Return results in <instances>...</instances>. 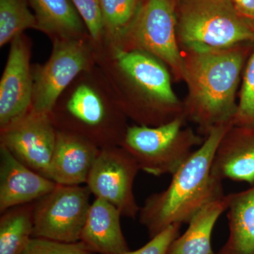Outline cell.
<instances>
[{"label": "cell", "mask_w": 254, "mask_h": 254, "mask_svg": "<svg viewBox=\"0 0 254 254\" xmlns=\"http://www.w3.org/2000/svg\"><path fill=\"white\" fill-rule=\"evenodd\" d=\"M249 45L210 52L184 51L185 78L188 95L184 114L198 127V134L208 136L215 127L233 124L241 73Z\"/></svg>", "instance_id": "cell-1"}, {"label": "cell", "mask_w": 254, "mask_h": 254, "mask_svg": "<svg viewBox=\"0 0 254 254\" xmlns=\"http://www.w3.org/2000/svg\"><path fill=\"white\" fill-rule=\"evenodd\" d=\"M232 125L213 128L203 144L172 175L168 188L145 199L138 219L150 239L173 224L190 223L200 209L225 195L222 182L211 175V165L220 140Z\"/></svg>", "instance_id": "cell-2"}, {"label": "cell", "mask_w": 254, "mask_h": 254, "mask_svg": "<svg viewBox=\"0 0 254 254\" xmlns=\"http://www.w3.org/2000/svg\"><path fill=\"white\" fill-rule=\"evenodd\" d=\"M177 36L184 51L254 44V30L228 0H175Z\"/></svg>", "instance_id": "cell-3"}, {"label": "cell", "mask_w": 254, "mask_h": 254, "mask_svg": "<svg viewBox=\"0 0 254 254\" xmlns=\"http://www.w3.org/2000/svg\"><path fill=\"white\" fill-rule=\"evenodd\" d=\"M185 115L158 127H128L121 146L133 157L145 173L153 176L173 175L203 144L205 137L184 128Z\"/></svg>", "instance_id": "cell-4"}, {"label": "cell", "mask_w": 254, "mask_h": 254, "mask_svg": "<svg viewBox=\"0 0 254 254\" xmlns=\"http://www.w3.org/2000/svg\"><path fill=\"white\" fill-rule=\"evenodd\" d=\"M115 56L122 72L143 95L133 119L138 125L158 127L185 115L165 64L141 50L115 48Z\"/></svg>", "instance_id": "cell-5"}, {"label": "cell", "mask_w": 254, "mask_h": 254, "mask_svg": "<svg viewBox=\"0 0 254 254\" xmlns=\"http://www.w3.org/2000/svg\"><path fill=\"white\" fill-rule=\"evenodd\" d=\"M120 49L153 55L184 81L185 60L177 36L175 0H145Z\"/></svg>", "instance_id": "cell-6"}, {"label": "cell", "mask_w": 254, "mask_h": 254, "mask_svg": "<svg viewBox=\"0 0 254 254\" xmlns=\"http://www.w3.org/2000/svg\"><path fill=\"white\" fill-rule=\"evenodd\" d=\"M91 194L87 186L57 185L34 202L33 237L64 243L80 242Z\"/></svg>", "instance_id": "cell-7"}, {"label": "cell", "mask_w": 254, "mask_h": 254, "mask_svg": "<svg viewBox=\"0 0 254 254\" xmlns=\"http://www.w3.org/2000/svg\"><path fill=\"white\" fill-rule=\"evenodd\" d=\"M53 122L55 125L62 124L58 130L79 135L100 149L121 145L128 127L122 115L110 112L99 95L87 85L75 90L61 119Z\"/></svg>", "instance_id": "cell-8"}, {"label": "cell", "mask_w": 254, "mask_h": 254, "mask_svg": "<svg viewBox=\"0 0 254 254\" xmlns=\"http://www.w3.org/2000/svg\"><path fill=\"white\" fill-rule=\"evenodd\" d=\"M91 60V50L83 40L56 38L49 60L33 75L31 111L51 115L64 90L88 69Z\"/></svg>", "instance_id": "cell-9"}, {"label": "cell", "mask_w": 254, "mask_h": 254, "mask_svg": "<svg viewBox=\"0 0 254 254\" xmlns=\"http://www.w3.org/2000/svg\"><path fill=\"white\" fill-rule=\"evenodd\" d=\"M139 170L136 159L121 145L100 149L86 186L96 198L118 208L122 216L135 219L141 209L133 193V183Z\"/></svg>", "instance_id": "cell-10"}, {"label": "cell", "mask_w": 254, "mask_h": 254, "mask_svg": "<svg viewBox=\"0 0 254 254\" xmlns=\"http://www.w3.org/2000/svg\"><path fill=\"white\" fill-rule=\"evenodd\" d=\"M57 131L50 115L31 111L1 130V145L23 165L48 178Z\"/></svg>", "instance_id": "cell-11"}, {"label": "cell", "mask_w": 254, "mask_h": 254, "mask_svg": "<svg viewBox=\"0 0 254 254\" xmlns=\"http://www.w3.org/2000/svg\"><path fill=\"white\" fill-rule=\"evenodd\" d=\"M30 51L21 36L11 41L7 63L0 82V127L4 130L31 112L33 76Z\"/></svg>", "instance_id": "cell-12"}, {"label": "cell", "mask_w": 254, "mask_h": 254, "mask_svg": "<svg viewBox=\"0 0 254 254\" xmlns=\"http://www.w3.org/2000/svg\"><path fill=\"white\" fill-rule=\"evenodd\" d=\"M57 185L23 165L4 145H0V213L18 205L34 203Z\"/></svg>", "instance_id": "cell-13"}, {"label": "cell", "mask_w": 254, "mask_h": 254, "mask_svg": "<svg viewBox=\"0 0 254 254\" xmlns=\"http://www.w3.org/2000/svg\"><path fill=\"white\" fill-rule=\"evenodd\" d=\"M100 150L79 135L58 129L48 179L66 186L86 183Z\"/></svg>", "instance_id": "cell-14"}, {"label": "cell", "mask_w": 254, "mask_h": 254, "mask_svg": "<svg viewBox=\"0 0 254 254\" xmlns=\"http://www.w3.org/2000/svg\"><path fill=\"white\" fill-rule=\"evenodd\" d=\"M211 175L254 185V128L232 125L215 150Z\"/></svg>", "instance_id": "cell-15"}, {"label": "cell", "mask_w": 254, "mask_h": 254, "mask_svg": "<svg viewBox=\"0 0 254 254\" xmlns=\"http://www.w3.org/2000/svg\"><path fill=\"white\" fill-rule=\"evenodd\" d=\"M118 208L102 198L91 203L80 242L93 254H125L129 251Z\"/></svg>", "instance_id": "cell-16"}, {"label": "cell", "mask_w": 254, "mask_h": 254, "mask_svg": "<svg viewBox=\"0 0 254 254\" xmlns=\"http://www.w3.org/2000/svg\"><path fill=\"white\" fill-rule=\"evenodd\" d=\"M228 199L229 237L217 254H254V185Z\"/></svg>", "instance_id": "cell-17"}, {"label": "cell", "mask_w": 254, "mask_h": 254, "mask_svg": "<svg viewBox=\"0 0 254 254\" xmlns=\"http://www.w3.org/2000/svg\"><path fill=\"white\" fill-rule=\"evenodd\" d=\"M228 195L200 209L183 235L172 242L167 254H215L211 246L214 227L228 206Z\"/></svg>", "instance_id": "cell-18"}, {"label": "cell", "mask_w": 254, "mask_h": 254, "mask_svg": "<svg viewBox=\"0 0 254 254\" xmlns=\"http://www.w3.org/2000/svg\"><path fill=\"white\" fill-rule=\"evenodd\" d=\"M36 28L59 38H78L83 33L80 15L70 0H30Z\"/></svg>", "instance_id": "cell-19"}, {"label": "cell", "mask_w": 254, "mask_h": 254, "mask_svg": "<svg viewBox=\"0 0 254 254\" xmlns=\"http://www.w3.org/2000/svg\"><path fill=\"white\" fill-rule=\"evenodd\" d=\"M34 203L5 210L0 218V254H21L33 238Z\"/></svg>", "instance_id": "cell-20"}, {"label": "cell", "mask_w": 254, "mask_h": 254, "mask_svg": "<svg viewBox=\"0 0 254 254\" xmlns=\"http://www.w3.org/2000/svg\"><path fill=\"white\" fill-rule=\"evenodd\" d=\"M103 30L108 33L115 48H120L138 16L143 0H99Z\"/></svg>", "instance_id": "cell-21"}, {"label": "cell", "mask_w": 254, "mask_h": 254, "mask_svg": "<svg viewBox=\"0 0 254 254\" xmlns=\"http://www.w3.org/2000/svg\"><path fill=\"white\" fill-rule=\"evenodd\" d=\"M31 28H36V16L25 0H0V46Z\"/></svg>", "instance_id": "cell-22"}, {"label": "cell", "mask_w": 254, "mask_h": 254, "mask_svg": "<svg viewBox=\"0 0 254 254\" xmlns=\"http://www.w3.org/2000/svg\"><path fill=\"white\" fill-rule=\"evenodd\" d=\"M247 21L254 30V21ZM233 125L254 128V48L246 65Z\"/></svg>", "instance_id": "cell-23"}, {"label": "cell", "mask_w": 254, "mask_h": 254, "mask_svg": "<svg viewBox=\"0 0 254 254\" xmlns=\"http://www.w3.org/2000/svg\"><path fill=\"white\" fill-rule=\"evenodd\" d=\"M21 254H93L81 242L64 243L33 237Z\"/></svg>", "instance_id": "cell-24"}, {"label": "cell", "mask_w": 254, "mask_h": 254, "mask_svg": "<svg viewBox=\"0 0 254 254\" xmlns=\"http://www.w3.org/2000/svg\"><path fill=\"white\" fill-rule=\"evenodd\" d=\"M72 4L83 18L90 34L98 41L103 30V16L99 0H71Z\"/></svg>", "instance_id": "cell-25"}, {"label": "cell", "mask_w": 254, "mask_h": 254, "mask_svg": "<svg viewBox=\"0 0 254 254\" xmlns=\"http://www.w3.org/2000/svg\"><path fill=\"white\" fill-rule=\"evenodd\" d=\"M181 226L182 224H173L150 239L141 248L128 251L125 254H167L172 242L180 236Z\"/></svg>", "instance_id": "cell-26"}, {"label": "cell", "mask_w": 254, "mask_h": 254, "mask_svg": "<svg viewBox=\"0 0 254 254\" xmlns=\"http://www.w3.org/2000/svg\"><path fill=\"white\" fill-rule=\"evenodd\" d=\"M232 6L247 20L254 21V0H228Z\"/></svg>", "instance_id": "cell-27"}]
</instances>
